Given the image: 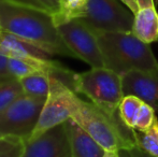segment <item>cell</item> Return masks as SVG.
<instances>
[{
  "instance_id": "4",
  "label": "cell",
  "mask_w": 158,
  "mask_h": 157,
  "mask_svg": "<svg viewBox=\"0 0 158 157\" xmlns=\"http://www.w3.org/2000/svg\"><path fill=\"white\" fill-rule=\"evenodd\" d=\"M75 93L86 96L109 115L118 112V105L125 96L122 76L106 68H92L77 73Z\"/></svg>"
},
{
  "instance_id": "11",
  "label": "cell",
  "mask_w": 158,
  "mask_h": 157,
  "mask_svg": "<svg viewBox=\"0 0 158 157\" xmlns=\"http://www.w3.org/2000/svg\"><path fill=\"white\" fill-rule=\"evenodd\" d=\"M72 157H103L106 151L73 119L66 122Z\"/></svg>"
},
{
  "instance_id": "21",
  "label": "cell",
  "mask_w": 158,
  "mask_h": 157,
  "mask_svg": "<svg viewBox=\"0 0 158 157\" xmlns=\"http://www.w3.org/2000/svg\"><path fill=\"white\" fill-rule=\"evenodd\" d=\"M8 1L37 9L51 15L58 11L59 3H60V0H8Z\"/></svg>"
},
{
  "instance_id": "26",
  "label": "cell",
  "mask_w": 158,
  "mask_h": 157,
  "mask_svg": "<svg viewBox=\"0 0 158 157\" xmlns=\"http://www.w3.org/2000/svg\"><path fill=\"white\" fill-rule=\"evenodd\" d=\"M118 154H119V157H132V155H131L128 150H121V151L118 152Z\"/></svg>"
},
{
  "instance_id": "18",
  "label": "cell",
  "mask_w": 158,
  "mask_h": 157,
  "mask_svg": "<svg viewBox=\"0 0 158 157\" xmlns=\"http://www.w3.org/2000/svg\"><path fill=\"white\" fill-rule=\"evenodd\" d=\"M143 103V101L137 96L133 95H126L122 99L121 103L118 105V113L122 121L127 127L133 129L135 128V116L138 114L140 107Z\"/></svg>"
},
{
  "instance_id": "13",
  "label": "cell",
  "mask_w": 158,
  "mask_h": 157,
  "mask_svg": "<svg viewBox=\"0 0 158 157\" xmlns=\"http://www.w3.org/2000/svg\"><path fill=\"white\" fill-rule=\"evenodd\" d=\"M131 32L146 44L158 41V13L155 6L139 9L135 14Z\"/></svg>"
},
{
  "instance_id": "30",
  "label": "cell",
  "mask_w": 158,
  "mask_h": 157,
  "mask_svg": "<svg viewBox=\"0 0 158 157\" xmlns=\"http://www.w3.org/2000/svg\"><path fill=\"white\" fill-rule=\"evenodd\" d=\"M135 1H137V0H135Z\"/></svg>"
},
{
  "instance_id": "5",
  "label": "cell",
  "mask_w": 158,
  "mask_h": 157,
  "mask_svg": "<svg viewBox=\"0 0 158 157\" xmlns=\"http://www.w3.org/2000/svg\"><path fill=\"white\" fill-rule=\"evenodd\" d=\"M80 97L57 79L50 76V94L29 140L39 138L52 128L66 123L72 118L79 105Z\"/></svg>"
},
{
  "instance_id": "20",
  "label": "cell",
  "mask_w": 158,
  "mask_h": 157,
  "mask_svg": "<svg viewBox=\"0 0 158 157\" xmlns=\"http://www.w3.org/2000/svg\"><path fill=\"white\" fill-rule=\"evenodd\" d=\"M155 113H156V111L150 105H148V103H145L143 101L139 111H138L137 116H135V128L133 129L137 130V131H145V130H148L153 125L155 118H157L155 115Z\"/></svg>"
},
{
  "instance_id": "16",
  "label": "cell",
  "mask_w": 158,
  "mask_h": 157,
  "mask_svg": "<svg viewBox=\"0 0 158 157\" xmlns=\"http://www.w3.org/2000/svg\"><path fill=\"white\" fill-rule=\"evenodd\" d=\"M24 95L19 80L8 78L0 82V112Z\"/></svg>"
},
{
  "instance_id": "29",
  "label": "cell",
  "mask_w": 158,
  "mask_h": 157,
  "mask_svg": "<svg viewBox=\"0 0 158 157\" xmlns=\"http://www.w3.org/2000/svg\"><path fill=\"white\" fill-rule=\"evenodd\" d=\"M155 3H157V4H158V0H155Z\"/></svg>"
},
{
  "instance_id": "12",
  "label": "cell",
  "mask_w": 158,
  "mask_h": 157,
  "mask_svg": "<svg viewBox=\"0 0 158 157\" xmlns=\"http://www.w3.org/2000/svg\"><path fill=\"white\" fill-rule=\"evenodd\" d=\"M0 54L19 59L51 58V55L33 43L8 32H0Z\"/></svg>"
},
{
  "instance_id": "17",
  "label": "cell",
  "mask_w": 158,
  "mask_h": 157,
  "mask_svg": "<svg viewBox=\"0 0 158 157\" xmlns=\"http://www.w3.org/2000/svg\"><path fill=\"white\" fill-rule=\"evenodd\" d=\"M137 145L150 155L158 157V118H156L153 125L145 131L135 130Z\"/></svg>"
},
{
  "instance_id": "3",
  "label": "cell",
  "mask_w": 158,
  "mask_h": 157,
  "mask_svg": "<svg viewBox=\"0 0 158 157\" xmlns=\"http://www.w3.org/2000/svg\"><path fill=\"white\" fill-rule=\"evenodd\" d=\"M71 119L83 128L106 152L138 147L135 130L127 127L119 113L109 115L90 101L80 99Z\"/></svg>"
},
{
  "instance_id": "14",
  "label": "cell",
  "mask_w": 158,
  "mask_h": 157,
  "mask_svg": "<svg viewBox=\"0 0 158 157\" xmlns=\"http://www.w3.org/2000/svg\"><path fill=\"white\" fill-rule=\"evenodd\" d=\"M88 0H60L59 9L52 15L55 26H59L72 19H83L86 15Z\"/></svg>"
},
{
  "instance_id": "6",
  "label": "cell",
  "mask_w": 158,
  "mask_h": 157,
  "mask_svg": "<svg viewBox=\"0 0 158 157\" xmlns=\"http://www.w3.org/2000/svg\"><path fill=\"white\" fill-rule=\"evenodd\" d=\"M45 103L44 99L21 96L0 112V137H19L28 142Z\"/></svg>"
},
{
  "instance_id": "9",
  "label": "cell",
  "mask_w": 158,
  "mask_h": 157,
  "mask_svg": "<svg viewBox=\"0 0 158 157\" xmlns=\"http://www.w3.org/2000/svg\"><path fill=\"white\" fill-rule=\"evenodd\" d=\"M21 157H72L66 124L56 126L39 138L28 141Z\"/></svg>"
},
{
  "instance_id": "23",
  "label": "cell",
  "mask_w": 158,
  "mask_h": 157,
  "mask_svg": "<svg viewBox=\"0 0 158 157\" xmlns=\"http://www.w3.org/2000/svg\"><path fill=\"white\" fill-rule=\"evenodd\" d=\"M121 1L125 4L127 8H128L129 10L133 13V14H135V13L139 11V6H138V3H137L135 0H121Z\"/></svg>"
},
{
  "instance_id": "15",
  "label": "cell",
  "mask_w": 158,
  "mask_h": 157,
  "mask_svg": "<svg viewBox=\"0 0 158 157\" xmlns=\"http://www.w3.org/2000/svg\"><path fill=\"white\" fill-rule=\"evenodd\" d=\"M24 95L31 98L46 100L50 94V76L46 73H33L19 80Z\"/></svg>"
},
{
  "instance_id": "22",
  "label": "cell",
  "mask_w": 158,
  "mask_h": 157,
  "mask_svg": "<svg viewBox=\"0 0 158 157\" xmlns=\"http://www.w3.org/2000/svg\"><path fill=\"white\" fill-rule=\"evenodd\" d=\"M9 57L3 54H0V82L3 80L11 78V74L9 72Z\"/></svg>"
},
{
  "instance_id": "25",
  "label": "cell",
  "mask_w": 158,
  "mask_h": 157,
  "mask_svg": "<svg viewBox=\"0 0 158 157\" xmlns=\"http://www.w3.org/2000/svg\"><path fill=\"white\" fill-rule=\"evenodd\" d=\"M137 3L139 6V9L141 8H148V6H155L154 0H137Z\"/></svg>"
},
{
  "instance_id": "10",
  "label": "cell",
  "mask_w": 158,
  "mask_h": 157,
  "mask_svg": "<svg viewBox=\"0 0 158 157\" xmlns=\"http://www.w3.org/2000/svg\"><path fill=\"white\" fill-rule=\"evenodd\" d=\"M124 95L137 96L158 112V69L130 71L122 76Z\"/></svg>"
},
{
  "instance_id": "2",
  "label": "cell",
  "mask_w": 158,
  "mask_h": 157,
  "mask_svg": "<svg viewBox=\"0 0 158 157\" xmlns=\"http://www.w3.org/2000/svg\"><path fill=\"white\" fill-rule=\"evenodd\" d=\"M104 66L123 76L130 71H153L158 61L150 44L144 43L132 32H95Z\"/></svg>"
},
{
  "instance_id": "28",
  "label": "cell",
  "mask_w": 158,
  "mask_h": 157,
  "mask_svg": "<svg viewBox=\"0 0 158 157\" xmlns=\"http://www.w3.org/2000/svg\"><path fill=\"white\" fill-rule=\"evenodd\" d=\"M2 31V27H1V25H0V32Z\"/></svg>"
},
{
  "instance_id": "19",
  "label": "cell",
  "mask_w": 158,
  "mask_h": 157,
  "mask_svg": "<svg viewBox=\"0 0 158 157\" xmlns=\"http://www.w3.org/2000/svg\"><path fill=\"white\" fill-rule=\"evenodd\" d=\"M27 141L19 137H0V157H21L26 149Z\"/></svg>"
},
{
  "instance_id": "1",
  "label": "cell",
  "mask_w": 158,
  "mask_h": 157,
  "mask_svg": "<svg viewBox=\"0 0 158 157\" xmlns=\"http://www.w3.org/2000/svg\"><path fill=\"white\" fill-rule=\"evenodd\" d=\"M2 31L33 43L52 55L77 58L59 35L51 14L8 0H0Z\"/></svg>"
},
{
  "instance_id": "8",
  "label": "cell",
  "mask_w": 158,
  "mask_h": 157,
  "mask_svg": "<svg viewBox=\"0 0 158 157\" xmlns=\"http://www.w3.org/2000/svg\"><path fill=\"white\" fill-rule=\"evenodd\" d=\"M59 35L77 59L92 68H106L95 32L81 19H72L57 26Z\"/></svg>"
},
{
  "instance_id": "7",
  "label": "cell",
  "mask_w": 158,
  "mask_h": 157,
  "mask_svg": "<svg viewBox=\"0 0 158 157\" xmlns=\"http://www.w3.org/2000/svg\"><path fill=\"white\" fill-rule=\"evenodd\" d=\"M80 19L94 32H131L135 14L121 0H88L86 15Z\"/></svg>"
},
{
  "instance_id": "27",
  "label": "cell",
  "mask_w": 158,
  "mask_h": 157,
  "mask_svg": "<svg viewBox=\"0 0 158 157\" xmlns=\"http://www.w3.org/2000/svg\"><path fill=\"white\" fill-rule=\"evenodd\" d=\"M103 157H119L118 152H106Z\"/></svg>"
},
{
  "instance_id": "24",
  "label": "cell",
  "mask_w": 158,
  "mask_h": 157,
  "mask_svg": "<svg viewBox=\"0 0 158 157\" xmlns=\"http://www.w3.org/2000/svg\"><path fill=\"white\" fill-rule=\"evenodd\" d=\"M130 154L132 155V157H154L150 154H148L146 152H144L143 150H141L140 147H135V149L130 150Z\"/></svg>"
}]
</instances>
